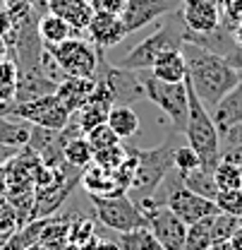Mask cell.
Instances as JSON below:
<instances>
[{
  "instance_id": "1",
  "label": "cell",
  "mask_w": 242,
  "mask_h": 250,
  "mask_svg": "<svg viewBox=\"0 0 242 250\" xmlns=\"http://www.w3.org/2000/svg\"><path fill=\"white\" fill-rule=\"evenodd\" d=\"M182 56L187 62V82L202 99V104L211 111L213 106L240 82L242 72L230 67L225 58L209 53L194 43L182 41Z\"/></svg>"
},
{
  "instance_id": "2",
  "label": "cell",
  "mask_w": 242,
  "mask_h": 250,
  "mask_svg": "<svg viewBox=\"0 0 242 250\" xmlns=\"http://www.w3.org/2000/svg\"><path fill=\"white\" fill-rule=\"evenodd\" d=\"M185 84H187V96H189V118L185 127L187 145L202 156V166L213 171L216 164L221 161V132L213 123L211 111L202 104V99L192 89L187 77H185Z\"/></svg>"
},
{
  "instance_id": "3",
  "label": "cell",
  "mask_w": 242,
  "mask_h": 250,
  "mask_svg": "<svg viewBox=\"0 0 242 250\" xmlns=\"http://www.w3.org/2000/svg\"><path fill=\"white\" fill-rule=\"evenodd\" d=\"M175 142H166L161 147L153 149H137V173L134 181L130 186V197L137 202V207L147 200H151L161 183L166 181V176L173 171V152H175Z\"/></svg>"
},
{
  "instance_id": "4",
  "label": "cell",
  "mask_w": 242,
  "mask_h": 250,
  "mask_svg": "<svg viewBox=\"0 0 242 250\" xmlns=\"http://www.w3.org/2000/svg\"><path fill=\"white\" fill-rule=\"evenodd\" d=\"M173 17H175V20H170L168 24H161L151 36H147L144 41H139L118 65L125 67V70H151V65L156 62V58H158L161 53L173 51V48H180L182 29H185L180 10H178Z\"/></svg>"
},
{
  "instance_id": "5",
  "label": "cell",
  "mask_w": 242,
  "mask_h": 250,
  "mask_svg": "<svg viewBox=\"0 0 242 250\" xmlns=\"http://www.w3.org/2000/svg\"><path fill=\"white\" fill-rule=\"evenodd\" d=\"M142 82H144V92L147 99L156 104L173 127L178 132H185L187 127V118H189V96H187V84L185 82H161L156 80L149 70H137Z\"/></svg>"
},
{
  "instance_id": "6",
  "label": "cell",
  "mask_w": 242,
  "mask_h": 250,
  "mask_svg": "<svg viewBox=\"0 0 242 250\" xmlns=\"http://www.w3.org/2000/svg\"><path fill=\"white\" fill-rule=\"evenodd\" d=\"M2 116H15L31 125L48 127V130H62L72 118V113L65 108L58 94L38 96V99L24 101V104H7V106H2Z\"/></svg>"
},
{
  "instance_id": "7",
  "label": "cell",
  "mask_w": 242,
  "mask_h": 250,
  "mask_svg": "<svg viewBox=\"0 0 242 250\" xmlns=\"http://www.w3.org/2000/svg\"><path fill=\"white\" fill-rule=\"evenodd\" d=\"M93 205V212L98 221L115 231V233H127L134 229L147 226V219L142 214V209L137 207V202L125 192V195H113V197H89Z\"/></svg>"
},
{
  "instance_id": "8",
  "label": "cell",
  "mask_w": 242,
  "mask_h": 250,
  "mask_svg": "<svg viewBox=\"0 0 242 250\" xmlns=\"http://www.w3.org/2000/svg\"><path fill=\"white\" fill-rule=\"evenodd\" d=\"M46 51L60 62V67L70 77H93L98 61L103 56V51H98L89 39H82V36H72V39L62 41L58 46H51Z\"/></svg>"
},
{
  "instance_id": "9",
  "label": "cell",
  "mask_w": 242,
  "mask_h": 250,
  "mask_svg": "<svg viewBox=\"0 0 242 250\" xmlns=\"http://www.w3.org/2000/svg\"><path fill=\"white\" fill-rule=\"evenodd\" d=\"M142 214L147 219V226L153 236L158 238V243L166 250H185L187 241V224L182 221L168 205L147 200L139 205Z\"/></svg>"
},
{
  "instance_id": "10",
  "label": "cell",
  "mask_w": 242,
  "mask_h": 250,
  "mask_svg": "<svg viewBox=\"0 0 242 250\" xmlns=\"http://www.w3.org/2000/svg\"><path fill=\"white\" fill-rule=\"evenodd\" d=\"M93 80H101L108 84V89L113 92V99H115V106H132V104L147 99L144 82L137 70H125L120 65H111V62H106L103 56L98 61Z\"/></svg>"
},
{
  "instance_id": "11",
  "label": "cell",
  "mask_w": 242,
  "mask_h": 250,
  "mask_svg": "<svg viewBox=\"0 0 242 250\" xmlns=\"http://www.w3.org/2000/svg\"><path fill=\"white\" fill-rule=\"evenodd\" d=\"M185 0H127L122 10V22L127 27V34L144 29L147 24L156 22L158 17L173 15L182 7Z\"/></svg>"
},
{
  "instance_id": "12",
  "label": "cell",
  "mask_w": 242,
  "mask_h": 250,
  "mask_svg": "<svg viewBox=\"0 0 242 250\" xmlns=\"http://www.w3.org/2000/svg\"><path fill=\"white\" fill-rule=\"evenodd\" d=\"M113 106H115L113 92L108 89V84H106V82L96 80V89L91 92L89 101H87L77 113H72V118H74V123L79 125V130L87 135V132L93 130L96 125L108 123V116H111Z\"/></svg>"
},
{
  "instance_id": "13",
  "label": "cell",
  "mask_w": 242,
  "mask_h": 250,
  "mask_svg": "<svg viewBox=\"0 0 242 250\" xmlns=\"http://www.w3.org/2000/svg\"><path fill=\"white\" fill-rule=\"evenodd\" d=\"M87 34H89V41L98 51L118 46L122 39L130 36L120 15H106V12H93L89 27H87Z\"/></svg>"
},
{
  "instance_id": "14",
  "label": "cell",
  "mask_w": 242,
  "mask_h": 250,
  "mask_svg": "<svg viewBox=\"0 0 242 250\" xmlns=\"http://www.w3.org/2000/svg\"><path fill=\"white\" fill-rule=\"evenodd\" d=\"M79 183L89 192V197H113V195H125L115 181V173L108 168H101L91 161L87 168H82Z\"/></svg>"
},
{
  "instance_id": "15",
  "label": "cell",
  "mask_w": 242,
  "mask_h": 250,
  "mask_svg": "<svg viewBox=\"0 0 242 250\" xmlns=\"http://www.w3.org/2000/svg\"><path fill=\"white\" fill-rule=\"evenodd\" d=\"M58 92V84L46 77L38 67L36 70H24L19 72V80H17V94H15V101L12 104H24L31 99H38V96H48V94Z\"/></svg>"
},
{
  "instance_id": "16",
  "label": "cell",
  "mask_w": 242,
  "mask_h": 250,
  "mask_svg": "<svg viewBox=\"0 0 242 250\" xmlns=\"http://www.w3.org/2000/svg\"><path fill=\"white\" fill-rule=\"evenodd\" d=\"M211 118L218 127V132L242 123V77L240 82L211 108Z\"/></svg>"
},
{
  "instance_id": "17",
  "label": "cell",
  "mask_w": 242,
  "mask_h": 250,
  "mask_svg": "<svg viewBox=\"0 0 242 250\" xmlns=\"http://www.w3.org/2000/svg\"><path fill=\"white\" fill-rule=\"evenodd\" d=\"M48 10L60 15L62 20H67V24L82 36V31H87L91 17H93V7L89 0H51Z\"/></svg>"
},
{
  "instance_id": "18",
  "label": "cell",
  "mask_w": 242,
  "mask_h": 250,
  "mask_svg": "<svg viewBox=\"0 0 242 250\" xmlns=\"http://www.w3.org/2000/svg\"><path fill=\"white\" fill-rule=\"evenodd\" d=\"M96 89V80L93 77H67L65 82L58 84V96L65 104V108L70 113H77L87 101H89L91 92Z\"/></svg>"
},
{
  "instance_id": "19",
  "label": "cell",
  "mask_w": 242,
  "mask_h": 250,
  "mask_svg": "<svg viewBox=\"0 0 242 250\" xmlns=\"http://www.w3.org/2000/svg\"><path fill=\"white\" fill-rule=\"evenodd\" d=\"M38 36H41L43 46L51 48V46H58V43L72 39V36H79V34L72 29V27L67 24V20H62L60 15L46 10V12L38 15Z\"/></svg>"
},
{
  "instance_id": "20",
  "label": "cell",
  "mask_w": 242,
  "mask_h": 250,
  "mask_svg": "<svg viewBox=\"0 0 242 250\" xmlns=\"http://www.w3.org/2000/svg\"><path fill=\"white\" fill-rule=\"evenodd\" d=\"M180 48L166 51V53H161L156 58V62H153L151 70H149L156 80H161V82H185V77H187V62H185V56H182Z\"/></svg>"
},
{
  "instance_id": "21",
  "label": "cell",
  "mask_w": 242,
  "mask_h": 250,
  "mask_svg": "<svg viewBox=\"0 0 242 250\" xmlns=\"http://www.w3.org/2000/svg\"><path fill=\"white\" fill-rule=\"evenodd\" d=\"M31 127L34 125L15 118V116H0V145L7 147H24L31 137Z\"/></svg>"
},
{
  "instance_id": "22",
  "label": "cell",
  "mask_w": 242,
  "mask_h": 250,
  "mask_svg": "<svg viewBox=\"0 0 242 250\" xmlns=\"http://www.w3.org/2000/svg\"><path fill=\"white\" fill-rule=\"evenodd\" d=\"M108 127L120 140H127V137L137 135V130H139V116L132 111V106H113V111L108 116Z\"/></svg>"
},
{
  "instance_id": "23",
  "label": "cell",
  "mask_w": 242,
  "mask_h": 250,
  "mask_svg": "<svg viewBox=\"0 0 242 250\" xmlns=\"http://www.w3.org/2000/svg\"><path fill=\"white\" fill-rule=\"evenodd\" d=\"M118 246L120 250H166L158 238L149 231V226L127 231V233H118Z\"/></svg>"
},
{
  "instance_id": "24",
  "label": "cell",
  "mask_w": 242,
  "mask_h": 250,
  "mask_svg": "<svg viewBox=\"0 0 242 250\" xmlns=\"http://www.w3.org/2000/svg\"><path fill=\"white\" fill-rule=\"evenodd\" d=\"M213 217H204L187 226L185 250H206L211 246L213 243Z\"/></svg>"
},
{
  "instance_id": "25",
  "label": "cell",
  "mask_w": 242,
  "mask_h": 250,
  "mask_svg": "<svg viewBox=\"0 0 242 250\" xmlns=\"http://www.w3.org/2000/svg\"><path fill=\"white\" fill-rule=\"evenodd\" d=\"M62 156H65V161L72 166V168H87L91 161H93V147L89 145V140L84 137V135H79V137H72L67 145H65V149H62Z\"/></svg>"
},
{
  "instance_id": "26",
  "label": "cell",
  "mask_w": 242,
  "mask_h": 250,
  "mask_svg": "<svg viewBox=\"0 0 242 250\" xmlns=\"http://www.w3.org/2000/svg\"><path fill=\"white\" fill-rule=\"evenodd\" d=\"M180 176H182L185 188H189L192 192L204 195V197H209V200H213V197L218 195V186H216L213 171H209V168L199 166L197 171H192V173H180Z\"/></svg>"
},
{
  "instance_id": "27",
  "label": "cell",
  "mask_w": 242,
  "mask_h": 250,
  "mask_svg": "<svg viewBox=\"0 0 242 250\" xmlns=\"http://www.w3.org/2000/svg\"><path fill=\"white\" fill-rule=\"evenodd\" d=\"M221 159L242 166V123L221 132Z\"/></svg>"
},
{
  "instance_id": "28",
  "label": "cell",
  "mask_w": 242,
  "mask_h": 250,
  "mask_svg": "<svg viewBox=\"0 0 242 250\" xmlns=\"http://www.w3.org/2000/svg\"><path fill=\"white\" fill-rule=\"evenodd\" d=\"M17 80H19V67L12 58L0 61V106H7L15 101L17 94Z\"/></svg>"
},
{
  "instance_id": "29",
  "label": "cell",
  "mask_w": 242,
  "mask_h": 250,
  "mask_svg": "<svg viewBox=\"0 0 242 250\" xmlns=\"http://www.w3.org/2000/svg\"><path fill=\"white\" fill-rule=\"evenodd\" d=\"M213 178H216L218 190H238L242 188V166H235L221 159L213 168Z\"/></svg>"
},
{
  "instance_id": "30",
  "label": "cell",
  "mask_w": 242,
  "mask_h": 250,
  "mask_svg": "<svg viewBox=\"0 0 242 250\" xmlns=\"http://www.w3.org/2000/svg\"><path fill=\"white\" fill-rule=\"evenodd\" d=\"M199 166H202V156L197 154L189 145L175 147V152H173V168H175L178 173H192V171H197Z\"/></svg>"
},
{
  "instance_id": "31",
  "label": "cell",
  "mask_w": 242,
  "mask_h": 250,
  "mask_svg": "<svg viewBox=\"0 0 242 250\" xmlns=\"http://www.w3.org/2000/svg\"><path fill=\"white\" fill-rule=\"evenodd\" d=\"M127 156V147H122V142L113 145V147H106V149H98L93 152V164L101 166V168H108V171H115L125 161Z\"/></svg>"
},
{
  "instance_id": "32",
  "label": "cell",
  "mask_w": 242,
  "mask_h": 250,
  "mask_svg": "<svg viewBox=\"0 0 242 250\" xmlns=\"http://www.w3.org/2000/svg\"><path fill=\"white\" fill-rule=\"evenodd\" d=\"M218 212L233 214V217H242V188L238 190H218V195L213 197Z\"/></svg>"
},
{
  "instance_id": "33",
  "label": "cell",
  "mask_w": 242,
  "mask_h": 250,
  "mask_svg": "<svg viewBox=\"0 0 242 250\" xmlns=\"http://www.w3.org/2000/svg\"><path fill=\"white\" fill-rule=\"evenodd\" d=\"M19 226H22V221H19L15 205L5 195H0V236H12Z\"/></svg>"
},
{
  "instance_id": "34",
  "label": "cell",
  "mask_w": 242,
  "mask_h": 250,
  "mask_svg": "<svg viewBox=\"0 0 242 250\" xmlns=\"http://www.w3.org/2000/svg\"><path fill=\"white\" fill-rule=\"evenodd\" d=\"M238 226H240V217H233V214L218 212V214L213 217V243L230 241V236L235 233Z\"/></svg>"
},
{
  "instance_id": "35",
  "label": "cell",
  "mask_w": 242,
  "mask_h": 250,
  "mask_svg": "<svg viewBox=\"0 0 242 250\" xmlns=\"http://www.w3.org/2000/svg\"><path fill=\"white\" fill-rule=\"evenodd\" d=\"M87 140H89V145L93 147V152H98V149H106V147H113V145H118V142H122L120 137L108 127V123L103 125H96L93 130H89L87 135H84Z\"/></svg>"
},
{
  "instance_id": "36",
  "label": "cell",
  "mask_w": 242,
  "mask_h": 250,
  "mask_svg": "<svg viewBox=\"0 0 242 250\" xmlns=\"http://www.w3.org/2000/svg\"><path fill=\"white\" fill-rule=\"evenodd\" d=\"M93 12H106V15H122L127 0H89Z\"/></svg>"
},
{
  "instance_id": "37",
  "label": "cell",
  "mask_w": 242,
  "mask_h": 250,
  "mask_svg": "<svg viewBox=\"0 0 242 250\" xmlns=\"http://www.w3.org/2000/svg\"><path fill=\"white\" fill-rule=\"evenodd\" d=\"M12 27H15V17H12L10 7L0 10V36H2V39H7V36H10V31H12Z\"/></svg>"
},
{
  "instance_id": "38",
  "label": "cell",
  "mask_w": 242,
  "mask_h": 250,
  "mask_svg": "<svg viewBox=\"0 0 242 250\" xmlns=\"http://www.w3.org/2000/svg\"><path fill=\"white\" fill-rule=\"evenodd\" d=\"M225 61L230 67H235L238 72H242V43H238L233 51H230V56H225Z\"/></svg>"
},
{
  "instance_id": "39",
  "label": "cell",
  "mask_w": 242,
  "mask_h": 250,
  "mask_svg": "<svg viewBox=\"0 0 242 250\" xmlns=\"http://www.w3.org/2000/svg\"><path fill=\"white\" fill-rule=\"evenodd\" d=\"M230 246H233V250H242V224L235 229V233L230 236Z\"/></svg>"
},
{
  "instance_id": "40",
  "label": "cell",
  "mask_w": 242,
  "mask_h": 250,
  "mask_svg": "<svg viewBox=\"0 0 242 250\" xmlns=\"http://www.w3.org/2000/svg\"><path fill=\"white\" fill-rule=\"evenodd\" d=\"M96 250H120L118 241H108V238H98V246Z\"/></svg>"
},
{
  "instance_id": "41",
  "label": "cell",
  "mask_w": 242,
  "mask_h": 250,
  "mask_svg": "<svg viewBox=\"0 0 242 250\" xmlns=\"http://www.w3.org/2000/svg\"><path fill=\"white\" fill-rule=\"evenodd\" d=\"M7 192V168L0 166V195Z\"/></svg>"
},
{
  "instance_id": "42",
  "label": "cell",
  "mask_w": 242,
  "mask_h": 250,
  "mask_svg": "<svg viewBox=\"0 0 242 250\" xmlns=\"http://www.w3.org/2000/svg\"><path fill=\"white\" fill-rule=\"evenodd\" d=\"M5 58H10V46H7V41L0 36V61H5Z\"/></svg>"
},
{
  "instance_id": "43",
  "label": "cell",
  "mask_w": 242,
  "mask_h": 250,
  "mask_svg": "<svg viewBox=\"0 0 242 250\" xmlns=\"http://www.w3.org/2000/svg\"><path fill=\"white\" fill-rule=\"evenodd\" d=\"M206 250H233V246H230V241H221V243H211Z\"/></svg>"
},
{
  "instance_id": "44",
  "label": "cell",
  "mask_w": 242,
  "mask_h": 250,
  "mask_svg": "<svg viewBox=\"0 0 242 250\" xmlns=\"http://www.w3.org/2000/svg\"><path fill=\"white\" fill-rule=\"evenodd\" d=\"M24 250H53V248L46 246V243H41V241H36V243H31L29 248H24Z\"/></svg>"
},
{
  "instance_id": "45",
  "label": "cell",
  "mask_w": 242,
  "mask_h": 250,
  "mask_svg": "<svg viewBox=\"0 0 242 250\" xmlns=\"http://www.w3.org/2000/svg\"><path fill=\"white\" fill-rule=\"evenodd\" d=\"M7 2H10V0H0V10H5V7H7Z\"/></svg>"
},
{
  "instance_id": "46",
  "label": "cell",
  "mask_w": 242,
  "mask_h": 250,
  "mask_svg": "<svg viewBox=\"0 0 242 250\" xmlns=\"http://www.w3.org/2000/svg\"><path fill=\"white\" fill-rule=\"evenodd\" d=\"M0 116H2V106H0Z\"/></svg>"
},
{
  "instance_id": "47",
  "label": "cell",
  "mask_w": 242,
  "mask_h": 250,
  "mask_svg": "<svg viewBox=\"0 0 242 250\" xmlns=\"http://www.w3.org/2000/svg\"><path fill=\"white\" fill-rule=\"evenodd\" d=\"M240 224H242V217H240Z\"/></svg>"
},
{
  "instance_id": "48",
  "label": "cell",
  "mask_w": 242,
  "mask_h": 250,
  "mask_svg": "<svg viewBox=\"0 0 242 250\" xmlns=\"http://www.w3.org/2000/svg\"><path fill=\"white\" fill-rule=\"evenodd\" d=\"M46 2H51V0H46Z\"/></svg>"
}]
</instances>
